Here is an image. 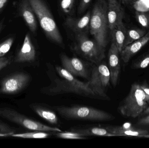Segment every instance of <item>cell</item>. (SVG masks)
<instances>
[{
  "instance_id": "6da1fadb",
  "label": "cell",
  "mask_w": 149,
  "mask_h": 148,
  "mask_svg": "<svg viewBox=\"0 0 149 148\" xmlns=\"http://www.w3.org/2000/svg\"><path fill=\"white\" fill-rule=\"evenodd\" d=\"M48 68L47 74L51 83L42 89L44 94L49 96L73 94L88 98L101 100L88 87L87 82L81 81L63 67L56 66L55 69L58 74L57 76L51 67Z\"/></svg>"
},
{
  "instance_id": "7a4b0ae2",
  "label": "cell",
  "mask_w": 149,
  "mask_h": 148,
  "mask_svg": "<svg viewBox=\"0 0 149 148\" xmlns=\"http://www.w3.org/2000/svg\"><path fill=\"white\" fill-rule=\"evenodd\" d=\"M109 29L107 2L106 0H97L91 12L89 31L94 40L104 50L107 45Z\"/></svg>"
},
{
  "instance_id": "3957f363",
  "label": "cell",
  "mask_w": 149,
  "mask_h": 148,
  "mask_svg": "<svg viewBox=\"0 0 149 148\" xmlns=\"http://www.w3.org/2000/svg\"><path fill=\"white\" fill-rule=\"evenodd\" d=\"M62 117L67 120L92 122H106L115 118L112 114L88 106L74 105L70 107H52Z\"/></svg>"
},
{
  "instance_id": "277c9868",
  "label": "cell",
  "mask_w": 149,
  "mask_h": 148,
  "mask_svg": "<svg viewBox=\"0 0 149 148\" xmlns=\"http://www.w3.org/2000/svg\"><path fill=\"white\" fill-rule=\"evenodd\" d=\"M149 96L142 89L140 84L131 85L128 94L118 106L120 114L128 118H135L142 114L148 107Z\"/></svg>"
},
{
  "instance_id": "5b68a950",
  "label": "cell",
  "mask_w": 149,
  "mask_h": 148,
  "mask_svg": "<svg viewBox=\"0 0 149 148\" xmlns=\"http://www.w3.org/2000/svg\"><path fill=\"white\" fill-rule=\"evenodd\" d=\"M41 28L49 39L62 45L63 40L56 23L43 0H29Z\"/></svg>"
},
{
  "instance_id": "8992f818",
  "label": "cell",
  "mask_w": 149,
  "mask_h": 148,
  "mask_svg": "<svg viewBox=\"0 0 149 148\" xmlns=\"http://www.w3.org/2000/svg\"><path fill=\"white\" fill-rule=\"evenodd\" d=\"M110 81V71L107 63L102 61L98 64H93L90 78L87 82L88 87L101 100L110 99L107 94Z\"/></svg>"
},
{
  "instance_id": "52a82bcc",
  "label": "cell",
  "mask_w": 149,
  "mask_h": 148,
  "mask_svg": "<svg viewBox=\"0 0 149 148\" xmlns=\"http://www.w3.org/2000/svg\"><path fill=\"white\" fill-rule=\"evenodd\" d=\"M75 39L73 50L90 63L98 64L105 58V50L102 49L94 40L89 39L88 34H76Z\"/></svg>"
},
{
  "instance_id": "ba28073f",
  "label": "cell",
  "mask_w": 149,
  "mask_h": 148,
  "mask_svg": "<svg viewBox=\"0 0 149 148\" xmlns=\"http://www.w3.org/2000/svg\"><path fill=\"white\" fill-rule=\"evenodd\" d=\"M0 116L32 131L52 133L62 132L58 128L45 125L39 122L30 119L15 109L9 108H0Z\"/></svg>"
},
{
  "instance_id": "9c48e42d",
  "label": "cell",
  "mask_w": 149,
  "mask_h": 148,
  "mask_svg": "<svg viewBox=\"0 0 149 148\" xmlns=\"http://www.w3.org/2000/svg\"><path fill=\"white\" fill-rule=\"evenodd\" d=\"M29 75L23 72L15 73L5 77L0 83V94H15L23 90L29 83Z\"/></svg>"
},
{
  "instance_id": "30bf717a",
  "label": "cell",
  "mask_w": 149,
  "mask_h": 148,
  "mask_svg": "<svg viewBox=\"0 0 149 148\" xmlns=\"http://www.w3.org/2000/svg\"><path fill=\"white\" fill-rule=\"evenodd\" d=\"M63 67L74 76L89 80L91 67L87 63L76 57H70L65 54L60 55Z\"/></svg>"
},
{
  "instance_id": "8fae6325",
  "label": "cell",
  "mask_w": 149,
  "mask_h": 148,
  "mask_svg": "<svg viewBox=\"0 0 149 148\" xmlns=\"http://www.w3.org/2000/svg\"><path fill=\"white\" fill-rule=\"evenodd\" d=\"M118 48L112 42L109 50L108 67L110 73V81L113 87L117 86L120 73V54Z\"/></svg>"
},
{
  "instance_id": "7c38bea8",
  "label": "cell",
  "mask_w": 149,
  "mask_h": 148,
  "mask_svg": "<svg viewBox=\"0 0 149 148\" xmlns=\"http://www.w3.org/2000/svg\"><path fill=\"white\" fill-rule=\"evenodd\" d=\"M36 59V51L31 41L30 35L27 33L22 47L17 54L15 62L17 63H31Z\"/></svg>"
},
{
  "instance_id": "4fadbf2b",
  "label": "cell",
  "mask_w": 149,
  "mask_h": 148,
  "mask_svg": "<svg viewBox=\"0 0 149 148\" xmlns=\"http://www.w3.org/2000/svg\"><path fill=\"white\" fill-rule=\"evenodd\" d=\"M18 10L19 14L23 18L30 30L35 34L37 29V23L29 0H19Z\"/></svg>"
},
{
  "instance_id": "5bb4252c",
  "label": "cell",
  "mask_w": 149,
  "mask_h": 148,
  "mask_svg": "<svg viewBox=\"0 0 149 148\" xmlns=\"http://www.w3.org/2000/svg\"><path fill=\"white\" fill-rule=\"evenodd\" d=\"M107 2L109 26L111 30L123 22L124 12L117 0H107Z\"/></svg>"
},
{
  "instance_id": "9a60e30c",
  "label": "cell",
  "mask_w": 149,
  "mask_h": 148,
  "mask_svg": "<svg viewBox=\"0 0 149 148\" xmlns=\"http://www.w3.org/2000/svg\"><path fill=\"white\" fill-rule=\"evenodd\" d=\"M91 14V12L88 11L81 18H76L70 17H67L65 24L75 34L82 33L88 34V32H89Z\"/></svg>"
},
{
  "instance_id": "2e32d148",
  "label": "cell",
  "mask_w": 149,
  "mask_h": 148,
  "mask_svg": "<svg viewBox=\"0 0 149 148\" xmlns=\"http://www.w3.org/2000/svg\"><path fill=\"white\" fill-rule=\"evenodd\" d=\"M106 128L116 136H129L145 138L149 134L146 129L136 128L128 123L122 126H106Z\"/></svg>"
},
{
  "instance_id": "e0dca14e",
  "label": "cell",
  "mask_w": 149,
  "mask_h": 148,
  "mask_svg": "<svg viewBox=\"0 0 149 148\" xmlns=\"http://www.w3.org/2000/svg\"><path fill=\"white\" fill-rule=\"evenodd\" d=\"M149 41V30L143 36L125 47L120 53L123 62L127 63Z\"/></svg>"
},
{
  "instance_id": "ac0fdd59",
  "label": "cell",
  "mask_w": 149,
  "mask_h": 148,
  "mask_svg": "<svg viewBox=\"0 0 149 148\" xmlns=\"http://www.w3.org/2000/svg\"><path fill=\"white\" fill-rule=\"evenodd\" d=\"M30 107L41 118L52 125H58L59 119L56 112L41 104L33 103Z\"/></svg>"
},
{
  "instance_id": "d6986e66",
  "label": "cell",
  "mask_w": 149,
  "mask_h": 148,
  "mask_svg": "<svg viewBox=\"0 0 149 148\" xmlns=\"http://www.w3.org/2000/svg\"><path fill=\"white\" fill-rule=\"evenodd\" d=\"M70 131L80 134L85 136H116L115 135L109 132L103 127H75L70 129Z\"/></svg>"
},
{
  "instance_id": "ffe728a7",
  "label": "cell",
  "mask_w": 149,
  "mask_h": 148,
  "mask_svg": "<svg viewBox=\"0 0 149 148\" xmlns=\"http://www.w3.org/2000/svg\"><path fill=\"white\" fill-rule=\"evenodd\" d=\"M127 30L123 22L110 30L112 42L116 45L120 54L124 48Z\"/></svg>"
},
{
  "instance_id": "44dd1931",
  "label": "cell",
  "mask_w": 149,
  "mask_h": 148,
  "mask_svg": "<svg viewBox=\"0 0 149 148\" xmlns=\"http://www.w3.org/2000/svg\"><path fill=\"white\" fill-rule=\"evenodd\" d=\"M146 33L144 30L141 29H132L127 30L124 48L129 44L143 37Z\"/></svg>"
},
{
  "instance_id": "7402d4cb",
  "label": "cell",
  "mask_w": 149,
  "mask_h": 148,
  "mask_svg": "<svg viewBox=\"0 0 149 148\" xmlns=\"http://www.w3.org/2000/svg\"><path fill=\"white\" fill-rule=\"evenodd\" d=\"M52 132H42V131H34L33 132L15 134L11 135V136L17 138L23 139H46L51 135Z\"/></svg>"
},
{
  "instance_id": "603a6c76",
  "label": "cell",
  "mask_w": 149,
  "mask_h": 148,
  "mask_svg": "<svg viewBox=\"0 0 149 148\" xmlns=\"http://www.w3.org/2000/svg\"><path fill=\"white\" fill-rule=\"evenodd\" d=\"M55 136L61 139H70V140H83L87 138L80 134L72 131L65 132H56Z\"/></svg>"
},
{
  "instance_id": "cb8c5ba5",
  "label": "cell",
  "mask_w": 149,
  "mask_h": 148,
  "mask_svg": "<svg viewBox=\"0 0 149 148\" xmlns=\"http://www.w3.org/2000/svg\"><path fill=\"white\" fill-rule=\"evenodd\" d=\"M135 13L138 22L144 28H149V13L136 10Z\"/></svg>"
},
{
  "instance_id": "d4e9b609",
  "label": "cell",
  "mask_w": 149,
  "mask_h": 148,
  "mask_svg": "<svg viewBox=\"0 0 149 148\" xmlns=\"http://www.w3.org/2000/svg\"><path fill=\"white\" fill-rule=\"evenodd\" d=\"M14 37H9L0 44V57L4 56L9 51L14 43Z\"/></svg>"
},
{
  "instance_id": "484cf974",
  "label": "cell",
  "mask_w": 149,
  "mask_h": 148,
  "mask_svg": "<svg viewBox=\"0 0 149 148\" xmlns=\"http://www.w3.org/2000/svg\"><path fill=\"white\" fill-rule=\"evenodd\" d=\"M74 2L75 0H61L60 8L65 14H71L74 6Z\"/></svg>"
},
{
  "instance_id": "4316f807",
  "label": "cell",
  "mask_w": 149,
  "mask_h": 148,
  "mask_svg": "<svg viewBox=\"0 0 149 148\" xmlns=\"http://www.w3.org/2000/svg\"><path fill=\"white\" fill-rule=\"evenodd\" d=\"M149 65V53L143 56L142 59L135 62L133 64V68L136 69H144Z\"/></svg>"
},
{
  "instance_id": "83f0119b",
  "label": "cell",
  "mask_w": 149,
  "mask_h": 148,
  "mask_svg": "<svg viewBox=\"0 0 149 148\" xmlns=\"http://www.w3.org/2000/svg\"><path fill=\"white\" fill-rule=\"evenodd\" d=\"M15 130L5 123L0 122V133L12 135L15 134Z\"/></svg>"
},
{
  "instance_id": "f1b7e54d",
  "label": "cell",
  "mask_w": 149,
  "mask_h": 148,
  "mask_svg": "<svg viewBox=\"0 0 149 148\" xmlns=\"http://www.w3.org/2000/svg\"><path fill=\"white\" fill-rule=\"evenodd\" d=\"M91 0H81L78 8V12L81 14L84 12L90 4Z\"/></svg>"
},
{
  "instance_id": "f546056e",
  "label": "cell",
  "mask_w": 149,
  "mask_h": 148,
  "mask_svg": "<svg viewBox=\"0 0 149 148\" xmlns=\"http://www.w3.org/2000/svg\"><path fill=\"white\" fill-rule=\"evenodd\" d=\"M11 62L10 57H0V71L10 64Z\"/></svg>"
},
{
  "instance_id": "4dcf8cb0",
  "label": "cell",
  "mask_w": 149,
  "mask_h": 148,
  "mask_svg": "<svg viewBox=\"0 0 149 148\" xmlns=\"http://www.w3.org/2000/svg\"><path fill=\"white\" fill-rule=\"evenodd\" d=\"M138 126H148L149 125V115L139 120L136 123Z\"/></svg>"
},
{
  "instance_id": "1f68e13d",
  "label": "cell",
  "mask_w": 149,
  "mask_h": 148,
  "mask_svg": "<svg viewBox=\"0 0 149 148\" xmlns=\"http://www.w3.org/2000/svg\"><path fill=\"white\" fill-rule=\"evenodd\" d=\"M9 0H0V15L6 8Z\"/></svg>"
},
{
  "instance_id": "d6a6232c",
  "label": "cell",
  "mask_w": 149,
  "mask_h": 148,
  "mask_svg": "<svg viewBox=\"0 0 149 148\" xmlns=\"http://www.w3.org/2000/svg\"><path fill=\"white\" fill-rule=\"evenodd\" d=\"M141 85V88L143 90L145 94L149 96V86L147 83H144Z\"/></svg>"
},
{
  "instance_id": "836d02e7",
  "label": "cell",
  "mask_w": 149,
  "mask_h": 148,
  "mask_svg": "<svg viewBox=\"0 0 149 148\" xmlns=\"http://www.w3.org/2000/svg\"><path fill=\"white\" fill-rule=\"evenodd\" d=\"M4 21H5V18L3 17L0 21V34L1 33L2 30L4 29L5 27V24H4Z\"/></svg>"
},
{
  "instance_id": "e575fe53",
  "label": "cell",
  "mask_w": 149,
  "mask_h": 148,
  "mask_svg": "<svg viewBox=\"0 0 149 148\" xmlns=\"http://www.w3.org/2000/svg\"><path fill=\"white\" fill-rule=\"evenodd\" d=\"M142 114L144 115H149V106H148V107L143 111Z\"/></svg>"
},
{
  "instance_id": "d590c367",
  "label": "cell",
  "mask_w": 149,
  "mask_h": 148,
  "mask_svg": "<svg viewBox=\"0 0 149 148\" xmlns=\"http://www.w3.org/2000/svg\"><path fill=\"white\" fill-rule=\"evenodd\" d=\"M11 136V135L8 134L0 133V137H6V136Z\"/></svg>"
},
{
  "instance_id": "8d00e7d4",
  "label": "cell",
  "mask_w": 149,
  "mask_h": 148,
  "mask_svg": "<svg viewBox=\"0 0 149 148\" xmlns=\"http://www.w3.org/2000/svg\"><path fill=\"white\" fill-rule=\"evenodd\" d=\"M121 1L123 3H128L129 2L133 1V0H121Z\"/></svg>"
},
{
  "instance_id": "74e56055",
  "label": "cell",
  "mask_w": 149,
  "mask_h": 148,
  "mask_svg": "<svg viewBox=\"0 0 149 148\" xmlns=\"http://www.w3.org/2000/svg\"><path fill=\"white\" fill-rule=\"evenodd\" d=\"M145 138H149V134L148 135L146 136V137H145Z\"/></svg>"
}]
</instances>
